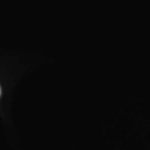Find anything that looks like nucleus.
Masks as SVG:
<instances>
[{
  "instance_id": "1",
  "label": "nucleus",
  "mask_w": 150,
  "mask_h": 150,
  "mask_svg": "<svg viewBox=\"0 0 150 150\" xmlns=\"http://www.w3.org/2000/svg\"><path fill=\"white\" fill-rule=\"evenodd\" d=\"M0 96H1V88H0Z\"/></svg>"
}]
</instances>
